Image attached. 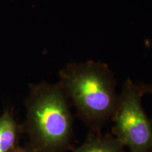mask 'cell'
<instances>
[{"label":"cell","instance_id":"1","mask_svg":"<svg viewBox=\"0 0 152 152\" xmlns=\"http://www.w3.org/2000/svg\"><path fill=\"white\" fill-rule=\"evenodd\" d=\"M26 121L20 124L33 152H67L73 148L71 104L59 83L31 85L24 100Z\"/></svg>","mask_w":152,"mask_h":152},{"label":"cell","instance_id":"2","mask_svg":"<svg viewBox=\"0 0 152 152\" xmlns=\"http://www.w3.org/2000/svg\"><path fill=\"white\" fill-rule=\"evenodd\" d=\"M63 90L76 115L91 132H101L111 121L119 103L117 82L105 63H70L59 72Z\"/></svg>","mask_w":152,"mask_h":152},{"label":"cell","instance_id":"3","mask_svg":"<svg viewBox=\"0 0 152 152\" xmlns=\"http://www.w3.org/2000/svg\"><path fill=\"white\" fill-rule=\"evenodd\" d=\"M143 95L140 84L127 79L111 119L112 134L128 152H152V120L142 106Z\"/></svg>","mask_w":152,"mask_h":152},{"label":"cell","instance_id":"4","mask_svg":"<svg viewBox=\"0 0 152 152\" xmlns=\"http://www.w3.org/2000/svg\"><path fill=\"white\" fill-rule=\"evenodd\" d=\"M23 134L20 124L14 118L11 110L0 115V152H11L19 145Z\"/></svg>","mask_w":152,"mask_h":152},{"label":"cell","instance_id":"5","mask_svg":"<svg viewBox=\"0 0 152 152\" xmlns=\"http://www.w3.org/2000/svg\"><path fill=\"white\" fill-rule=\"evenodd\" d=\"M72 152H128L113 134L91 132Z\"/></svg>","mask_w":152,"mask_h":152},{"label":"cell","instance_id":"6","mask_svg":"<svg viewBox=\"0 0 152 152\" xmlns=\"http://www.w3.org/2000/svg\"><path fill=\"white\" fill-rule=\"evenodd\" d=\"M11 152H33L32 149L28 147L27 144L25 146H20V144L16 147L14 150H12Z\"/></svg>","mask_w":152,"mask_h":152},{"label":"cell","instance_id":"7","mask_svg":"<svg viewBox=\"0 0 152 152\" xmlns=\"http://www.w3.org/2000/svg\"><path fill=\"white\" fill-rule=\"evenodd\" d=\"M141 89L144 94H152V84H143L140 83Z\"/></svg>","mask_w":152,"mask_h":152}]
</instances>
